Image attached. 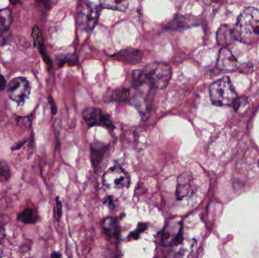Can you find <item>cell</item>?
I'll return each instance as SVG.
<instances>
[{
    "label": "cell",
    "instance_id": "6da1fadb",
    "mask_svg": "<svg viewBox=\"0 0 259 258\" xmlns=\"http://www.w3.org/2000/svg\"><path fill=\"white\" fill-rule=\"evenodd\" d=\"M172 76L171 66L165 62H152L142 70L133 72L132 81L134 87L148 84L156 89H163L168 86Z\"/></svg>",
    "mask_w": 259,
    "mask_h": 258
},
{
    "label": "cell",
    "instance_id": "7a4b0ae2",
    "mask_svg": "<svg viewBox=\"0 0 259 258\" xmlns=\"http://www.w3.org/2000/svg\"><path fill=\"white\" fill-rule=\"evenodd\" d=\"M233 31L236 40L244 43L256 42L259 39V10L254 7L245 8Z\"/></svg>",
    "mask_w": 259,
    "mask_h": 258
},
{
    "label": "cell",
    "instance_id": "3957f363",
    "mask_svg": "<svg viewBox=\"0 0 259 258\" xmlns=\"http://www.w3.org/2000/svg\"><path fill=\"white\" fill-rule=\"evenodd\" d=\"M211 102L214 106H228L234 104L237 95L228 76L214 82L209 88Z\"/></svg>",
    "mask_w": 259,
    "mask_h": 258
},
{
    "label": "cell",
    "instance_id": "277c9868",
    "mask_svg": "<svg viewBox=\"0 0 259 258\" xmlns=\"http://www.w3.org/2000/svg\"><path fill=\"white\" fill-rule=\"evenodd\" d=\"M99 15V6H96L92 2H81L78 6L77 13V21L80 29L87 32L91 31L97 23Z\"/></svg>",
    "mask_w": 259,
    "mask_h": 258
},
{
    "label": "cell",
    "instance_id": "5b68a950",
    "mask_svg": "<svg viewBox=\"0 0 259 258\" xmlns=\"http://www.w3.org/2000/svg\"><path fill=\"white\" fill-rule=\"evenodd\" d=\"M103 182L110 189H124L130 185V177L121 167L114 166L105 172Z\"/></svg>",
    "mask_w": 259,
    "mask_h": 258
},
{
    "label": "cell",
    "instance_id": "8992f818",
    "mask_svg": "<svg viewBox=\"0 0 259 258\" xmlns=\"http://www.w3.org/2000/svg\"><path fill=\"white\" fill-rule=\"evenodd\" d=\"M82 117L90 127H103L110 130L114 129L111 117L102 109L93 107L86 108L82 112Z\"/></svg>",
    "mask_w": 259,
    "mask_h": 258
},
{
    "label": "cell",
    "instance_id": "52a82bcc",
    "mask_svg": "<svg viewBox=\"0 0 259 258\" xmlns=\"http://www.w3.org/2000/svg\"><path fill=\"white\" fill-rule=\"evenodd\" d=\"M30 93L31 86L26 78H15L8 84V97L18 104H23L29 97Z\"/></svg>",
    "mask_w": 259,
    "mask_h": 258
},
{
    "label": "cell",
    "instance_id": "ba28073f",
    "mask_svg": "<svg viewBox=\"0 0 259 258\" xmlns=\"http://www.w3.org/2000/svg\"><path fill=\"white\" fill-rule=\"evenodd\" d=\"M196 192V187L190 173H183L178 178L176 196L180 201L192 198Z\"/></svg>",
    "mask_w": 259,
    "mask_h": 258
},
{
    "label": "cell",
    "instance_id": "9c48e42d",
    "mask_svg": "<svg viewBox=\"0 0 259 258\" xmlns=\"http://www.w3.org/2000/svg\"><path fill=\"white\" fill-rule=\"evenodd\" d=\"M217 67L220 70L233 72L238 69L239 62L228 49L222 48L218 58Z\"/></svg>",
    "mask_w": 259,
    "mask_h": 258
},
{
    "label": "cell",
    "instance_id": "30bf717a",
    "mask_svg": "<svg viewBox=\"0 0 259 258\" xmlns=\"http://www.w3.org/2000/svg\"><path fill=\"white\" fill-rule=\"evenodd\" d=\"M144 53L142 51L136 49H125L119 51L117 53L114 54L112 57L120 62L124 63L130 64V65H135L142 60Z\"/></svg>",
    "mask_w": 259,
    "mask_h": 258
},
{
    "label": "cell",
    "instance_id": "8fae6325",
    "mask_svg": "<svg viewBox=\"0 0 259 258\" xmlns=\"http://www.w3.org/2000/svg\"><path fill=\"white\" fill-rule=\"evenodd\" d=\"M12 22L11 11L0 10V44L5 43L9 37V30Z\"/></svg>",
    "mask_w": 259,
    "mask_h": 258
},
{
    "label": "cell",
    "instance_id": "7c38bea8",
    "mask_svg": "<svg viewBox=\"0 0 259 258\" xmlns=\"http://www.w3.org/2000/svg\"><path fill=\"white\" fill-rule=\"evenodd\" d=\"M107 151V145L98 141H95L92 143L91 161L95 171H96L98 169Z\"/></svg>",
    "mask_w": 259,
    "mask_h": 258
},
{
    "label": "cell",
    "instance_id": "4fadbf2b",
    "mask_svg": "<svg viewBox=\"0 0 259 258\" xmlns=\"http://www.w3.org/2000/svg\"><path fill=\"white\" fill-rule=\"evenodd\" d=\"M235 40L233 30L228 25H222L217 33V42L219 45L226 48Z\"/></svg>",
    "mask_w": 259,
    "mask_h": 258
},
{
    "label": "cell",
    "instance_id": "5bb4252c",
    "mask_svg": "<svg viewBox=\"0 0 259 258\" xmlns=\"http://www.w3.org/2000/svg\"><path fill=\"white\" fill-rule=\"evenodd\" d=\"M102 228L103 232L107 235L108 237H115L118 232V227H117V221L114 218L109 217L105 218L102 222Z\"/></svg>",
    "mask_w": 259,
    "mask_h": 258
},
{
    "label": "cell",
    "instance_id": "9a60e30c",
    "mask_svg": "<svg viewBox=\"0 0 259 258\" xmlns=\"http://www.w3.org/2000/svg\"><path fill=\"white\" fill-rule=\"evenodd\" d=\"M39 215L37 211L35 208H26L22 212L20 213L18 220L25 223H35L37 222Z\"/></svg>",
    "mask_w": 259,
    "mask_h": 258
},
{
    "label": "cell",
    "instance_id": "2e32d148",
    "mask_svg": "<svg viewBox=\"0 0 259 258\" xmlns=\"http://www.w3.org/2000/svg\"><path fill=\"white\" fill-rule=\"evenodd\" d=\"M129 2L124 1H104L101 2V6L110 9L124 11L127 8Z\"/></svg>",
    "mask_w": 259,
    "mask_h": 258
},
{
    "label": "cell",
    "instance_id": "e0dca14e",
    "mask_svg": "<svg viewBox=\"0 0 259 258\" xmlns=\"http://www.w3.org/2000/svg\"><path fill=\"white\" fill-rule=\"evenodd\" d=\"M130 91L127 89H117L111 95V100L117 103L126 102L128 99Z\"/></svg>",
    "mask_w": 259,
    "mask_h": 258
},
{
    "label": "cell",
    "instance_id": "ac0fdd59",
    "mask_svg": "<svg viewBox=\"0 0 259 258\" xmlns=\"http://www.w3.org/2000/svg\"><path fill=\"white\" fill-rule=\"evenodd\" d=\"M11 176L9 167L5 162H0V177L4 180H8Z\"/></svg>",
    "mask_w": 259,
    "mask_h": 258
},
{
    "label": "cell",
    "instance_id": "d6986e66",
    "mask_svg": "<svg viewBox=\"0 0 259 258\" xmlns=\"http://www.w3.org/2000/svg\"><path fill=\"white\" fill-rule=\"evenodd\" d=\"M56 212H55V216H56V219L57 221L60 220L61 217H62V203H61L60 199H59V197H57L56 199Z\"/></svg>",
    "mask_w": 259,
    "mask_h": 258
},
{
    "label": "cell",
    "instance_id": "ffe728a7",
    "mask_svg": "<svg viewBox=\"0 0 259 258\" xmlns=\"http://www.w3.org/2000/svg\"><path fill=\"white\" fill-rule=\"evenodd\" d=\"M5 86H6V81H5V78L2 75H0V90L3 91Z\"/></svg>",
    "mask_w": 259,
    "mask_h": 258
},
{
    "label": "cell",
    "instance_id": "44dd1931",
    "mask_svg": "<svg viewBox=\"0 0 259 258\" xmlns=\"http://www.w3.org/2000/svg\"><path fill=\"white\" fill-rule=\"evenodd\" d=\"M49 103L51 106V109H52V114H56V111H57L56 110V105H55V103H54L53 99H52V98L51 97V96L49 98Z\"/></svg>",
    "mask_w": 259,
    "mask_h": 258
},
{
    "label": "cell",
    "instance_id": "7402d4cb",
    "mask_svg": "<svg viewBox=\"0 0 259 258\" xmlns=\"http://www.w3.org/2000/svg\"><path fill=\"white\" fill-rule=\"evenodd\" d=\"M51 258H62V255L59 252H54L51 255Z\"/></svg>",
    "mask_w": 259,
    "mask_h": 258
},
{
    "label": "cell",
    "instance_id": "603a6c76",
    "mask_svg": "<svg viewBox=\"0 0 259 258\" xmlns=\"http://www.w3.org/2000/svg\"><path fill=\"white\" fill-rule=\"evenodd\" d=\"M2 254H3V252H2V249H0V258H2Z\"/></svg>",
    "mask_w": 259,
    "mask_h": 258
}]
</instances>
